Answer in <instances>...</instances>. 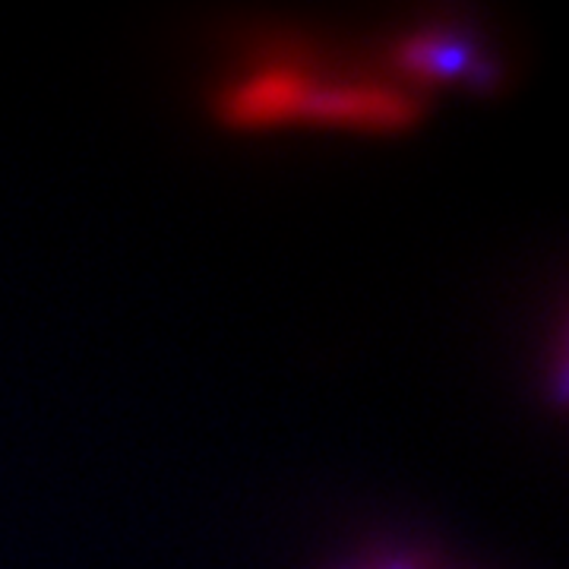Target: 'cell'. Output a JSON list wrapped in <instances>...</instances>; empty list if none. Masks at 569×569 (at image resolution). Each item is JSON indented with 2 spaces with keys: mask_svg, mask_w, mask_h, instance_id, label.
Masks as SVG:
<instances>
[]
</instances>
